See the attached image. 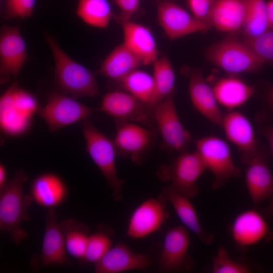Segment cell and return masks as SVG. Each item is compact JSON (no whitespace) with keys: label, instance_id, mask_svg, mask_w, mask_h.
Wrapping results in <instances>:
<instances>
[{"label":"cell","instance_id":"6da1fadb","mask_svg":"<svg viewBox=\"0 0 273 273\" xmlns=\"http://www.w3.org/2000/svg\"><path fill=\"white\" fill-rule=\"evenodd\" d=\"M28 178L24 170H17L0 190V229L7 232L11 240L17 244L27 238L28 234L21 225L29 220L28 210L34 201L30 194L23 192L24 184Z\"/></svg>","mask_w":273,"mask_h":273},{"label":"cell","instance_id":"7a4b0ae2","mask_svg":"<svg viewBox=\"0 0 273 273\" xmlns=\"http://www.w3.org/2000/svg\"><path fill=\"white\" fill-rule=\"evenodd\" d=\"M45 36L54 61L56 80L60 89L75 99L97 96L99 88L95 75L70 58L52 36L48 33Z\"/></svg>","mask_w":273,"mask_h":273},{"label":"cell","instance_id":"3957f363","mask_svg":"<svg viewBox=\"0 0 273 273\" xmlns=\"http://www.w3.org/2000/svg\"><path fill=\"white\" fill-rule=\"evenodd\" d=\"M81 127L86 151L106 180L114 200L121 201L123 180L118 176L115 160L117 155L113 140L98 129L88 119L82 122Z\"/></svg>","mask_w":273,"mask_h":273},{"label":"cell","instance_id":"277c9868","mask_svg":"<svg viewBox=\"0 0 273 273\" xmlns=\"http://www.w3.org/2000/svg\"><path fill=\"white\" fill-rule=\"evenodd\" d=\"M206 169L196 151H187L180 153L169 164L161 166L157 174L162 180L169 182L178 193L191 199L198 195L197 180Z\"/></svg>","mask_w":273,"mask_h":273},{"label":"cell","instance_id":"5b68a950","mask_svg":"<svg viewBox=\"0 0 273 273\" xmlns=\"http://www.w3.org/2000/svg\"><path fill=\"white\" fill-rule=\"evenodd\" d=\"M196 152L207 169L214 175L213 190L224 186L232 177L241 175L240 169L234 163L227 143L216 136H207L195 141Z\"/></svg>","mask_w":273,"mask_h":273},{"label":"cell","instance_id":"8992f818","mask_svg":"<svg viewBox=\"0 0 273 273\" xmlns=\"http://www.w3.org/2000/svg\"><path fill=\"white\" fill-rule=\"evenodd\" d=\"M206 54L211 63L232 74L254 72L264 63L246 43L234 40L214 44Z\"/></svg>","mask_w":273,"mask_h":273},{"label":"cell","instance_id":"52a82bcc","mask_svg":"<svg viewBox=\"0 0 273 273\" xmlns=\"http://www.w3.org/2000/svg\"><path fill=\"white\" fill-rule=\"evenodd\" d=\"M154 110L155 108L122 89L106 94L97 109L112 117L115 123L132 122L149 127L155 124Z\"/></svg>","mask_w":273,"mask_h":273},{"label":"cell","instance_id":"ba28073f","mask_svg":"<svg viewBox=\"0 0 273 273\" xmlns=\"http://www.w3.org/2000/svg\"><path fill=\"white\" fill-rule=\"evenodd\" d=\"M172 93L155 108L154 117L158 132L162 139L163 149L179 154L188 151L192 136L182 124L175 107Z\"/></svg>","mask_w":273,"mask_h":273},{"label":"cell","instance_id":"9c48e42d","mask_svg":"<svg viewBox=\"0 0 273 273\" xmlns=\"http://www.w3.org/2000/svg\"><path fill=\"white\" fill-rule=\"evenodd\" d=\"M96 109L82 104L76 99L63 94H51L38 114L52 132L79 121L88 119Z\"/></svg>","mask_w":273,"mask_h":273},{"label":"cell","instance_id":"30bf717a","mask_svg":"<svg viewBox=\"0 0 273 273\" xmlns=\"http://www.w3.org/2000/svg\"><path fill=\"white\" fill-rule=\"evenodd\" d=\"M116 133L113 140L117 156H129L136 163H140L154 146L158 131L132 122L116 123Z\"/></svg>","mask_w":273,"mask_h":273},{"label":"cell","instance_id":"8fae6325","mask_svg":"<svg viewBox=\"0 0 273 273\" xmlns=\"http://www.w3.org/2000/svg\"><path fill=\"white\" fill-rule=\"evenodd\" d=\"M158 22L167 37L175 40L208 30L211 26L196 18L183 7L168 0H161L157 6Z\"/></svg>","mask_w":273,"mask_h":273},{"label":"cell","instance_id":"7c38bea8","mask_svg":"<svg viewBox=\"0 0 273 273\" xmlns=\"http://www.w3.org/2000/svg\"><path fill=\"white\" fill-rule=\"evenodd\" d=\"M232 238L241 248L273 239V232L263 215L255 209L245 210L234 218L230 228Z\"/></svg>","mask_w":273,"mask_h":273},{"label":"cell","instance_id":"4fadbf2b","mask_svg":"<svg viewBox=\"0 0 273 273\" xmlns=\"http://www.w3.org/2000/svg\"><path fill=\"white\" fill-rule=\"evenodd\" d=\"M220 127L227 139L237 147L245 164L260 149L251 122L240 111L232 110L223 114Z\"/></svg>","mask_w":273,"mask_h":273},{"label":"cell","instance_id":"5bb4252c","mask_svg":"<svg viewBox=\"0 0 273 273\" xmlns=\"http://www.w3.org/2000/svg\"><path fill=\"white\" fill-rule=\"evenodd\" d=\"M166 202L150 198L140 204L129 218L127 234L133 239L143 238L156 232L167 218Z\"/></svg>","mask_w":273,"mask_h":273},{"label":"cell","instance_id":"9a60e30c","mask_svg":"<svg viewBox=\"0 0 273 273\" xmlns=\"http://www.w3.org/2000/svg\"><path fill=\"white\" fill-rule=\"evenodd\" d=\"M118 22L123 32V43L140 59L143 65L152 64L159 56V52L151 30L122 16Z\"/></svg>","mask_w":273,"mask_h":273},{"label":"cell","instance_id":"2e32d148","mask_svg":"<svg viewBox=\"0 0 273 273\" xmlns=\"http://www.w3.org/2000/svg\"><path fill=\"white\" fill-rule=\"evenodd\" d=\"M25 41L18 27L5 26L0 35V71L5 76H16L26 59Z\"/></svg>","mask_w":273,"mask_h":273},{"label":"cell","instance_id":"e0dca14e","mask_svg":"<svg viewBox=\"0 0 273 273\" xmlns=\"http://www.w3.org/2000/svg\"><path fill=\"white\" fill-rule=\"evenodd\" d=\"M151 264L147 255L136 252L122 242L111 247L95 264L97 273H119L148 268Z\"/></svg>","mask_w":273,"mask_h":273},{"label":"cell","instance_id":"ac0fdd59","mask_svg":"<svg viewBox=\"0 0 273 273\" xmlns=\"http://www.w3.org/2000/svg\"><path fill=\"white\" fill-rule=\"evenodd\" d=\"M246 165V186L253 203L258 204L273 195V175L266 153L260 149Z\"/></svg>","mask_w":273,"mask_h":273},{"label":"cell","instance_id":"d6986e66","mask_svg":"<svg viewBox=\"0 0 273 273\" xmlns=\"http://www.w3.org/2000/svg\"><path fill=\"white\" fill-rule=\"evenodd\" d=\"M188 75L189 92L193 106L209 121L220 127L223 114L219 107L212 87L200 70H192Z\"/></svg>","mask_w":273,"mask_h":273},{"label":"cell","instance_id":"ffe728a7","mask_svg":"<svg viewBox=\"0 0 273 273\" xmlns=\"http://www.w3.org/2000/svg\"><path fill=\"white\" fill-rule=\"evenodd\" d=\"M64 240L57 213L50 209L46 215V227L42 243L40 260L43 265L70 266Z\"/></svg>","mask_w":273,"mask_h":273},{"label":"cell","instance_id":"44dd1931","mask_svg":"<svg viewBox=\"0 0 273 273\" xmlns=\"http://www.w3.org/2000/svg\"><path fill=\"white\" fill-rule=\"evenodd\" d=\"M190 245V238L186 227L178 225L168 230L164 239L160 269L168 272L181 270L186 264Z\"/></svg>","mask_w":273,"mask_h":273},{"label":"cell","instance_id":"7402d4cb","mask_svg":"<svg viewBox=\"0 0 273 273\" xmlns=\"http://www.w3.org/2000/svg\"><path fill=\"white\" fill-rule=\"evenodd\" d=\"M15 82L2 94L0 98V127L5 134L20 136L27 132L32 125V118L16 103Z\"/></svg>","mask_w":273,"mask_h":273},{"label":"cell","instance_id":"603a6c76","mask_svg":"<svg viewBox=\"0 0 273 273\" xmlns=\"http://www.w3.org/2000/svg\"><path fill=\"white\" fill-rule=\"evenodd\" d=\"M158 197L171 205L184 226L192 231L202 242L207 245L212 243L214 235L203 229L189 198L178 193L170 185L161 189Z\"/></svg>","mask_w":273,"mask_h":273},{"label":"cell","instance_id":"cb8c5ba5","mask_svg":"<svg viewBox=\"0 0 273 273\" xmlns=\"http://www.w3.org/2000/svg\"><path fill=\"white\" fill-rule=\"evenodd\" d=\"M247 0H214L209 24L224 32H234L243 28Z\"/></svg>","mask_w":273,"mask_h":273},{"label":"cell","instance_id":"d4e9b609","mask_svg":"<svg viewBox=\"0 0 273 273\" xmlns=\"http://www.w3.org/2000/svg\"><path fill=\"white\" fill-rule=\"evenodd\" d=\"M30 195L34 201L40 206L54 209L66 198L67 188L60 176L47 172L39 174L32 181Z\"/></svg>","mask_w":273,"mask_h":273},{"label":"cell","instance_id":"484cf974","mask_svg":"<svg viewBox=\"0 0 273 273\" xmlns=\"http://www.w3.org/2000/svg\"><path fill=\"white\" fill-rule=\"evenodd\" d=\"M142 65L140 59L122 42L107 56L98 73L118 83Z\"/></svg>","mask_w":273,"mask_h":273},{"label":"cell","instance_id":"4316f807","mask_svg":"<svg viewBox=\"0 0 273 273\" xmlns=\"http://www.w3.org/2000/svg\"><path fill=\"white\" fill-rule=\"evenodd\" d=\"M212 88L218 104L229 111L244 105L254 93L253 87L234 76L218 79Z\"/></svg>","mask_w":273,"mask_h":273},{"label":"cell","instance_id":"83f0119b","mask_svg":"<svg viewBox=\"0 0 273 273\" xmlns=\"http://www.w3.org/2000/svg\"><path fill=\"white\" fill-rule=\"evenodd\" d=\"M121 88L155 108L159 103L152 74L137 69L118 82Z\"/></svg>","mask_w":273,"mask_h":273},{"label":"cell","instance_id":"f1b7e54d","mask_svg":"<svg viewBox=\"0 0 273 273\" xmlns=\"http://www.w3.org/2000/svg\"><path fill=\"white\" fill-rule=\"evenodd\" d=\"M60 226L68 254L83 260L90 235L86 226L74 219L68 218L61 221Z\"/></svg>","mask_w":273,"mask_h":273},{"label":"cell","instance_id":"f546056e","mask_svg":"<svg viewBox=\"0 0 273 273\" xmlns=\"http://www.w3.org/2000/svg\"><path fill=\"white\" fill-rule=\"evenodd\" d=\"M76 14L86 25L103 29L110 23L112 11L108 0H78Z\"/></svg>","mask_w":273,"mask_h":273},{"label":"cell","instance_id":"4dcf8cb0","mask_svg":"<svg viewBox=\"0 0 273 273\" xmlns=\"http://www.w3.org/2000/svg\"><path fill=\"white\" fill-rule=\"evenodd\" d=\"M242 29L245 39L256 37L269 29L264 0H247Z\"/></svg>","mask_w":273,"mask_h":273},{"label":"cell","instance_id":"1f68e13d","mask_svg":"<svg viewBox=\"0 0 273 273\" xmlns=\"http://www.w3.org/2000/svg\"><path fill=\"white\" fill-rule=\"evenodd\" d=\"M152 65V75L160 103L164 98L175 93L174 71L171 62L165 56H159Z\"/></svg>","mask_w":273,"mask_h":273},{"label":"cell","instance_id":"d6a6232c","mask_svg":"<svg viewBox=\"0 0 273 273\" xmlns=\"http://www.w3.org/2000/svg\"><path fill=\"white\" fill-rule=\"evenodd\" d=\"M111 245L112 240L106 233L98 232L90 235L83 260L95 264L102 258Z\"/></svg>","mask_w":273,"mask_h":273},{"label":"cell","instance_id":"836d02e7","mask_svg":"<svg viewBox=\"0 0 273 273\" xmlns=\"http://www.w3.org/2000/svg\"><path fill=\"white\" fill-rule=\"evenodd\" d=\"M212 271L214 273H248L249 267L233 259L227 249L222 245L212 259Z\"/></svg>","mask_w":273,"mask_h":273},{"label":"cell","instance_id":"e575fe53","mask_svg":"<svg viewBox=\"0 0 273 273\" xmlns=\"http://www.w3.org/2000/svg\"><path fill=\"white\" fill-rule=\"evenodd\" d=\"M264 63L273 62V29H268L259 36L243 41Z\"/></svg>","mask_w":273,"mask_h":273},{"label":"cell","instance_id":"d590c367","mask_svg":"<svg viewBox=\"0 0 273 273\" xmlns=\"http://www.w3.org/2000/svg\"><path fill=\"white\" fill-rule=\"evenodd\" d=\"M36 0H7L5 14L10 18H25L30 16L34 10Z\"/></svg>","mask_w":273,"mask_h":273},{"label":"cell","instance_id":"8d00e7d4","mask_svg":"<svg viewBox=\"0 0 273 273\" xmlns=\"http://www.w3.org/2000/svg\"><path fill=\"white\" fill-rule=\"evenodd\" d=\"M213 1L214 0H187L191 13L198 20L209 25Z\"/></svg>","mask_w":273,"mask_h":273},{"label":"cell","instance_id":"74e56055","mask_svg":"<svg viewBox=\"0 0 273 273\" xmlns=\"http://www.w3.org/2000/svg\"><path fill=\"white\" fill-rule=\"evenodd\" d=\"M123 17L130 18L139 9L140 0H114Z\"/></svg>","mask_w":273,"mask_h":273},{"label":"cell","instance_id":"f35d334b","mask_svg":"<svg viewBox=\"0 0 273 273\" xmlns=\"http://www.w3.org/2000/svg\"><path fill=\"white\" fill-rule=\"evenodd\" d=\"M262 118L265 123L273 121V85L267 90L264 98V107Z\"/></svg>","mask_w":273,"mask_h":273},{"label":"cell","instance_id":"ab89813d","mask_svg":"<svg viewBox=\"0 0 273 273\" xmlns=\"http://www.w3.org/2000/svg\"><path fill=\"white\" fill-rule=\"evenodd\" d=\"M260 133L266 140L273 158V123H264L259 128Z\"/></svg>","mask_w":273,"mask_h":273},{"label":"cell","instance_id":"60d3db41","mask_svg":"<svg viewBox=\"0 0 273 273\" xmlns=\"http://www.w3.org/2000/svg\"><path fill=\"white\" fill-rule=\"evenodd\" d=\"M266 7L268 28L273 29V0L266 2Z\"/></svg>","mask_w":273,"mask_h":273},{"label":"cell","instance_id":"b9f144b4","mask_svg":"<svg viewBox=\"0 0 273 273\" xmlns=\"http://www.w3.org/2000/svg\"><path fill=\"white\" fill-rule=\"evenodd\" d=\"M8 172L6 167L3 163L0 164V190L2 189L8 183Z\"/></svg>","mask_w":273,"mask_h":273},{"label":"cell","instance_id":"7bdbcfd3","mask_svg":"<svg viewBox=\"0 0 273 273\" xmlns=\"http://www.w3.org/2000/svg\"><path fill=\"white\" fill-rule=\"evenodd\" d=\"M265 213L270 216L273 217V196L265 209Z\"/></svg>","mask_w":273,"mask_h":273},{"label":"cell","instance_id":"ee69618b","mask_svg":"<svg viewBox=\"0 0 273 273\" xmlns=\"http://www.w3.org/2000/svg\"><path fill=\"white\" fill-rule=\"evenodd\" d=\"M157 1H161V0H157Z\"/></svg>","mask_w":273,"mask_h":273}]
</instances>
